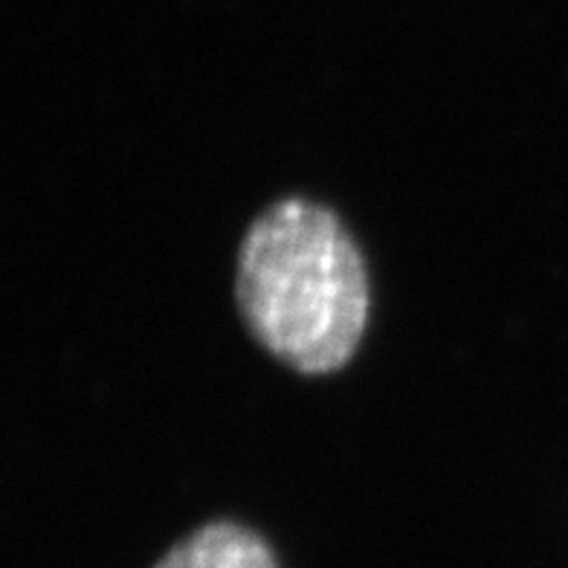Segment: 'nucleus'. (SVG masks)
<instances>
[{"label":"nucleus","instance_id":"obj_1","mask_svg":"<svg viewBox=\"0 0 568 568\" xmlns=\"http://www.w3.org/2000/svg\"><path fill=\"white\" fill-rule=\"evenodd\" d=\"M235 305L278 363L302 374L339 372L368 325L366 258L339 215L307 197H284L241 239Z\"/></svg>","mask_w":568,"mask_h":568},{"label":"nucleus","instance_id":"obj_2","mask_svg":"<svg viewBox=\"0 0 568 568\" xmlns=\"http://www.w3.org/2000/svg\"><path fill=\"white\" fill-rule=\"evenodd\" d=\"M151 568H278L262 537L230 519H215L183 539Z\"/></svg>","mask_w":568,"mask_h":568}]
</instances>
